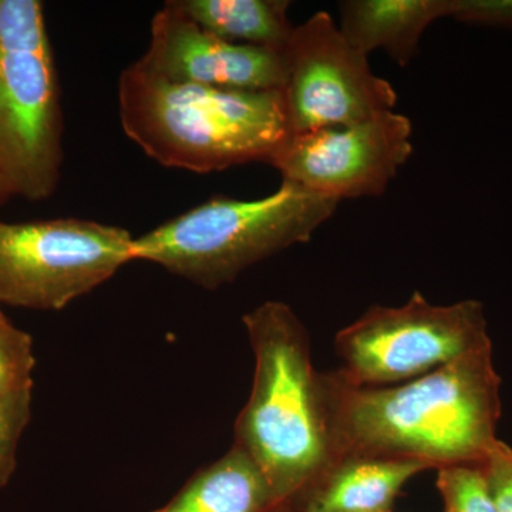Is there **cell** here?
<instances>
[{"instance_id": "ffe728a7", "label": "cell", "mask_w": 512, "mask_h": 512, "mask_svg": "<svg viewBox=\"0 0 512 512\" xmlns=\"http://www.w3.org/2000/svg\"><path fill=\"white\" fill-rule=\"evenodd\" d=\"M9 198H12V195L9 194L8 188H6L5 184L0 180V207H2Z\"/></svg>"}, {"instance_id": "5b68a950", "label": "cell", "mask_w": 512, "mask_h": 512, "mask_svg": "<svg viewBox=\"0 0 512 512\" xmlns=\"http://www.w3.org/2000/svg\"><path fill=\"white\" fill-rule=\"evenodd\" d=\"M59 73L39 0H0V180L47 200L62 175Z\"/></svg>"}, {"instance_id": "8fae6325", "label": "cell", "mask_w": 512, "mask_h": 512, "mask_svg": "<svg viewBox=\"0 0 512 512\" xmlns=\"http://www.w3.org/2000/svg\"><path fill=\"white\" fill-rule=\"evenodd\" d=\"M433 468L413 458L338 456L296 500L295 512H387L404 484Z\"/></svg>"}, {"instance_id": "7402d4cb", "label": "cell", "mask_w": 512, "mask_h": 512, "mask_svg": "<svg viewBox=\"0 0 512 512\" xmlns=\"http://www.w3.org/2000/svg\"><path fill=\"white\" fill-rule=\"evenodd\" d=\"M8 322H10V320L3 315L2 311H0V326L6 325Z\"/></svg>"}, {"instance_id": "e0dca14e", "label": "cell", "mask_w": 512, "mask_h": 512, "mask_svg": "<svg viewBox=\"0 0 512 512\" xmlns=\"http://www.w3.org/2000/svg\"><path fill=\"white\" fill-rule=\"evenodd\" d=\"M33 389L0 399V488L12 478L18 464V447L30 417Z\"/></svg>"}, {"instance_id": "8992f818", "label": "cell", "mask_w": 512, "mask_h": 512, "mask_svg": "<svg viewBox=\"0 0 512 512\" xmlns=\"http://www.w3.org/2000/svg\"><path fill=\"white\" fill-rule=\"evenodd\" d=\"M490 345L483 303L437 306L414 292L403 306H372L340 330L336 350L343 366L336 372L352 386L384 387L429 375Z\"/></svg>"}, {"instance_id": "7a4b0ae2", "label": "cell", "mask_w": 512, "mask_h": 512, "mask_svg": "<svg viewBox=\"0 0 512 512\" xmlns=\"http://www.w3.org/2000/svg\"><path fill=\"white\" fill-rule=\"evenodd\" d=\"M255 355L251 396L235 423L234 446L262 471L279 504H291L333 460L320 373L308 330L284 302L242 318Z\"/></svg>"}, {"instance_id": "ac0fdd59", "label": "cell", "mask_w": 512, "mask_h": 512, "mask_svg": "<svg viewBox=\"0 0 512 512\" xmlns=\"http://www.w3.org/2000/svg\"><path fill=\"white\" fill-rule=\"evenodd\" d=\"M468 25L512 30V0H450V16Z\"/></svg>"}, {"instance_id": "5bb4252c", "label": "cell", "mask_w": 512, "mask_h": 512, "mask_svg": "<svg viewBox=\"0 0 512 512\" xmlns=\"http://www.w3.org/2000/svg\"><path fill=\"white\" fill-rule=\"evenodd\" d=\"M212 35L237 45L284 52L293 28L288 0H171Z\"/></svg>"}, {"instance_id": "2e32d148", "label": "cell", "mask_w": 512, "mask_h": 512, "mask_svg": "<svg viewBox=\"0 0 512 512\" xmlns=\"http://www.w3.org/2000/svg\"><path fill=\"white\" fill-rule=\"evenodd\" d=\"M33 339L12 322L0 326V399L33 389Z\"/></svg>"}, {"instance_id": "6da1fadb", "label": "cell", "mask_w": 512, "mask_h": 512, "mask_svg": "<svg viewBox=\"0 0 512 512\" xmlns=\"http://www.w3.org/2000/svg\"><path fill=\"white\" fill-rule=\"evenodd\" d=\"M320 380L333 458H413L439 470L481 463L498 441L493 345L399 386H352L336 370Z\"/></svg>"}, {"instance_id": "4fadbf2b", "label": "cell", "mask_w": 512, "mask_h": 512, "mask_svg": "<svg viewBox=\"0 0 512 512\" xmlns=\"http://www.w3.org/2000/svg\"><path fill=\"white\" fill-rule=\"evenodd\" d=\"M278 504L262 471L232 446L154 512H268Z\"/></svg>"}, {"instance_id": "9a60e30c", "label": "cell", "mask_w": 512, "mask_h": 512, "mask_svg": "<svg viewBox=\"0 0 512 512\" xmlns=\"http://www.w3.org/2000/svg\"><path fill=\"white\" fill-rule=\"evenodd\" d=\"M437 471L444 512H497L483 461L441 467Z\"/></svg>"}, {"instance_id": "44dd1931", "label": "cell", "mask_w": 512, "mask_h": 512, "mask_svg": "<svg viewBox=\"0 0 512 512\" xmlns=\"http://www.w3.org/2000/svg\"><path fill=\"white\" fill-rule=\"evenodd\" d=\"M268 512H295L292 510L291 505L289 504H278L275 505L272 510H269Z\"/></svg>"}, {"instance_id": "ba28073f", "label": "cell", "mask_w": 512, "mask_h": 512, "mask_svg": "<svg viewBox=\"0 0 512 512\" xmlns=\"http://www.w3.org/2000/svg\"><path fill=\"white\" fill-rule=\"evenodd\" d=\"M282 55L279 92L291 136L360 123L396 107L392 84L372 72L367 56L326 12L296 26Z\"/></svg>"}, {"instance_id": "9c48e42d", "label": "cell", "mask_w": 512, "mask_h": 512, "mask_svg": "<svg viewBox=\"0 0 512 512\" xmlns=\"http://www.w3.org/2000/svg\"><path fill=\"white\" fill-rule=\"evenodd\" d=\"M413 124L397 111L293 134L268 165L288 181L329 200L379 197L413 154Z\"/></svg>"}, {"instance_id": "3957f363", "label": "cell", "mask_w": 512, "mask_h": 512, "mask_svg": "<svg viewBox=\"0 0 512 512\" xmlns=\"http://www.w3.org/2000/svg\"><path fill=\"white\" fill-rule=\"evenodd\" d=\"M124 133L168 168L208 174L269 164L288 140L281 92H237L167 82L130 64L119 80Z\"/></svg>"}, {"instance_id": "277c9868", "label": "cell", "mask_w": 512, "mask_h": 512, "mask_svg": "<svg viewBox=\"0 0 512 512\" xmlns=\"http://www.w3.org/2000/svg\"><path fill=\"white\" fill-rule=\"evenodd\" d=\"M338 204L288 181L256 200L211 198L134 239V261L214 291L269 256L311 241Z\"/></svg>"}, {"instance_id": "30bf717a", "label": "cell", "mask_w": 512, "mask_h": 512, "mask_svg": "<svg viewBox=\"0 0 512 512\" xmlns=\"http://www.w3.org/2000/svg\"><path fill=\"white\" fill-rule=\"evenodd\" d=\"M134 64L167 82L237 92H279L285 80L282 52L212 35L171 0L151 20L150 45Z\"/></svg>"}, {"instance_id": "7c38bea8", "label": "cell", "mask_w": 512, "mask_h": 512, "mask_svg": "<svg viewBox=\"0 0 512 512\" xmlns=\"http://www.w3.org/2000/svg\"><path fill=\"white\" fill-rule=\"evenodd\" d=\"M339 13L340 32L350 45L366 56L383 49L404 67L431 23L450 16V0H345Z\"/></svg>"}, {"instance_id": "52a82bcc", "label": "cell", "mask_w": 512, "mask_h": 512, "mask_svg": "<svg viewBox=\"0 0 512 512\" xmlns=\"http://www.w3.org/2000/svg\"><path fill=\"white\" fill-rule=\"evenodd\" d=\"M134 239L79 218L0 221V305L60 311L134 261Z\"/></svg>"}, {"instance_id": "d6986e66", "label": "cell", "mask_w": 512, "mask_h": 512, "mask_svg": "<svg viewBox=\"0 0 512 512\" xmlns=\"http://www.w3.org/2000/svg\"><path fill=\"white\" fill-rule=\"evenodd\" d=\"M483 467L497 512H512V448L498 440Z\"/></svg>"}, {"instance_id": "603a6c76", "label": "cell", "mask_w": 512, "mask_h": 512, "mask_svg": "<svg viewBox=\"0 0 512 512\" xmlns=\"http://www.w3.org/2000/svg\"><path fill=\"white\" fill-rule=\"evenodd\" d=\"M387 512H393V511H387Z\"/></svg>"}]
</instances>
